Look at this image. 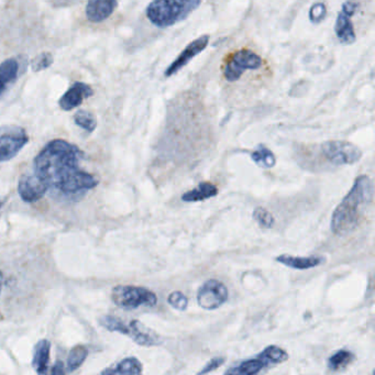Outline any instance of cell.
I'll use <instances>...</instances> for the list:
<instances>
[{
  "mask_svg": "<svg viewBox=\"0 0 375 375\" xmlns=\"http://www.w3.org/2000/svg\"><path fill=\"white\" fill-rule=\"evenodd\" d=\"M49 191L47 184L36 173H27L18 182V193L24 203H36Z\"/></svg>",
  "mask_w": 375,
  "mask_h": 375,
  "instance_id": "obj_10",
  "label": "cell"
},
{
  "mask_svg": "<svg viewBox=\"0 0 375 375\" xmlns=\"http://www.w3.org/2000/svg\"><path fill=\"white\" fill-rule=\"evenodd\" d=\"M227 286L218 279H208L197 292V303L205 311H215L227 302Z\"/></svg>",
  "mask_w": 375,
  "mask_h": 375,
  "instance_id": "obj_9",
  "label": "cell"
},
{
  "mask_svg": "<svg viewBox=\"0 0 375 375\" xmlns=\"http://www.w3.org/2000/svg\"><path fill=\"white\" fill-rule=\"evenodd\" d=\"M3 275L1 272H0V294H1V291H3Z\"/></svg>",
  "mask_w": 375,
  "mask_h": 375,
  "instance_id": "obj_33",
  "label": "cell"
},
{
  "mask_svg": "<svg viewBox=\"0 0 375 375\" xmlns=\"http://www.w3.org/2000/svg\"><path fill=\"white\" fill-rule=\"evenodd\" d=\"M355 355L349 350H339L329 358L327 365L330 370H340L342 367H348L355 360Z\"/></svg>",
  "mask_w": 375,
  "mask_h": 375,
  "instance_id": "obj_23",
  "label": "cell"
},
{
  "mask_svg": "<svg viewBox=\"0 0 375 375\" xmlns=\"http://www.w3.org/2000/svg\"><path fill=\"white\" fill-rule=\"evenodd\" d=\"M264 367H264L261 360L256 357V359L247 360L238 367H231L229 370L226 371V374L253 375L261 372Z\"/></svg>",
  "mask_w": 375,
  "mask_h": 375,
  "instance_id": "obj_21",
  "label": "cell"
},
{
  "mask_svg": "<svg viewBox=\"0 0 375 375\" xmlns=\"http://www.w3.org/2000/svg\"><path fill=\"white\" fill-rule=\"evenodd\" d=\"M99 325L112 332H119L129 337L132 341L141 347H156L162 344V338L152 329L145 326L141 321H131L129 325L115 316H103Z\"/></svg>",
  "mask_w": 375,
  "mask_h": 375,
  "instance_id": "obj_4",
  "label": "cell"
},
{
  "mask_svg": "<svg viewBox=\"0 0 375 375\" xmlns=\"http://www.w3.org/2000/svg\"><path fill=\"white\" fill-rule=\"evenodd\" d=\"M209 36L205 34V36H200L198 39L191 42L182 51L181 54L177 57V59L168 66L166 72V78H171V76L175 75L176 73H179V70H182L184 66H186L189 64V61H192L195 57L202 53L207 47L208 43H209Z\"/></svg>",
  "mask_w": 375,
  "mask_h": 375,
  "instance_id": "obj_12",
  "label": "cell"
},
{
  "mask_svg": "<svg viewBox=\"0 0 375 375\" xmlns=\"http://www.w3.org/2000/svg\"><path fill=\"white\" fill-rule=\"evenodd\" d=\"M88 351L87 347L83 346V344H78L75 347L71 350L68 357V372H74V371L80 369L83 363L85 362L87 359Z\"/></svg>",
  "mask_w": 375,
  "mask_h": 375,
  "instance_id": "obj_22",
  "label": "cell"
},
{
  "mask_svg": "<svg viewBox=\"0 0 375 375\" xmlns=\"http://www.w3.org/2000/svg\"><path fill=\"white\" fill-rule=\"evenodd\" d=\"M53 63V57L51 53L43 52L36 55L31 61V68L34 72H41L47 70Z\"/></svg>",
  "mask_w": 375,
  "mask_h": 375,
  "instance_id": "obj_27",
  "label": "cell"
},
{
  "mask_svg": "<svg viewBox=\"0 0 375 375\" xmlns=\"http://www.w3.org/2000/svg\"><path fill=\"white\" fill-rule=\"evenodd\" d=\"M253 218L260 227L265 228V229L273 227L275 223L274 217L271 212L263 207H256L253 210Z\"/></svg>",
  "mask_w": 375,
  "mask_h": 375,
  "instance_id": "obj_26",
  "label": "cell"
},
{
  "mask_svg": "<svg viewBox=\"0 0 375 375\" xmlns=\"http://www.w3.org/2000/svg\"><path fill=\"white\" fill-rule=\"evenodd\" d=\"M226 362L225 358L218 357L210 360L207 365H205L204 369L198 372V374H206V373L212 372L217 370L218 367H221Z\"/></svg>",
  "mask_w": 375,
  "mask_h": 375,
  "instance_id": "obj_30",
  "label": "cell"
},
{
  "mask_svg": "<svg viewBox=\"0 0 375 375\" xmlns=\"http://www.w3.org/2000/svg\"><path fill=\"white\" fill-rule=\"evenodd\" d=\"M6 86H7V83H6L3 78H0V94L5 91Z\"/></svg>",
  "mask_w": 375,
  "mask_h": 375,
  "instance_id": "obj_32",
  "label": "cell"
},
{
  "mask_svg": "<svg viewBox=\"0 0 375 375\" xmlns=\"http://www.w3.org/2000/svg\"><path fill=\"white\" fill-rule=\"evenodd\" d=\"M218 193L219 191L215 184L210 183V182H202L195 189L182 195V200L185 203L204 202V200L217 196Z\"/></svg>",
  "mask_w": 375,
  "mask_h": 375,
  "instance_id": "obj_17",
  "label": "cell"
},
{
  "mask_svg": "<svg viewBox=\"0 0 375 375\" xmlns=\"http://www.w3.org/2000/svg\"><path fill=\"white\" fill-rule=\"evenodd\" d=\"M84 153L62 139L50 141L36 156L34 173L49 189L65 197H75L98 185V179L80 168Z\"/></svg>",
  "mask_w": 375,
  "mask_h": 375,
  "instance_id": "obj_1",
  "label": "cell"
},
{
  "mask_svg": "<svg viewBox=\"0 0 375 375\" xmlns=\"http://www.w3.org/2000/svg\"><path fill=\"white\" fill-rule=\"evenodd\" d=\"M29 142L26 130L21 127H8L0 131V163L10 161Z\"/></svg>",
  "mask_w": 375,
  "mask_h": 375,
  "instance_id": "obj_8",
  "label": "cell"
},
{
  "mask_svg": "<svg viewBox=\"0 0 375 375\" xmlns=\"http://www.w3.org/2000/svg\"><path fill=\"white\" fill-rule=\"evenodd\" d=\"M93 95L94 91L91 86L78 82V83L73 84L68 88V91L61 97L59 105L64 112H70L72 109L82 105L86 98H89Z\"/></svg>",
  "mask_w": 375,
  "mask_h": 375,
  "instance_id": "obj_13",
  "label": "cell"
},
{
  "mask_svg": "<svg viewBox=\"0 0 375 375\" xmlns=\"http://www.w3.org/2000/svg\"><path fill=\"white\" fill-rule=\"evenodd\" d=\"M277 262L283 264L285 267L295 270H308L319 267L326 262V258L321 256H293L288 254H282L275 258Z\"/></svg>",
  "mask_w": 375,
  "mask_h": 375,
  "instance_id": "obj_15",
  "label": "cell"
},
{
  "mask_svg": "<svg viewBox=\"0 0 375 375\" xmlns=\"http://www.w3.org/2000/svg\"><path fill=\"white\" fill-rule=\"evenodd\" d=\"M262 65V57L251 50H238L226 59L223 65V78L228 82H236L247 71L259 70Z\"/></svg>",
  "mask_w": 375,
  "mask_h": 375,
  "instance_id": "obj_6",
  "label": "cell"
},
{
  "mask_svg": "<svg viewBox=\"0 0 375 375\" xmlns=\"http://www.w3.org/2000/svg\"><path fill=\"white\" fill-rule=\"evenodd\" d=\"M374 185L370 176L360 175L357 177L350 192L337 206L332 214V230L337 236H346L355 230L359 223L361 209L373 200Z\"/></svg>",
  "mask_w": 375,
  "mask_h": 375,
  "instance_id": "obj_2",
  "label": "cell"
},
{
  "mask_svg": "<svg viewBox=\"0 0 375 375\" xmlns=\"http://www.w3.org/2000/svg\"><path fill=\"white\" fill-rule=\"evenodd\" d=\"M357 8L358 5L355 1H346L342 5L341 11L338 13V17H337L334 31H336L338 39L344 44L355 43V40H357L355 29H353V24L351 22V17L355 15Z\"/></svg>",
  "mask_w": 375,
  "mask_h": 375,
  "instance_id": "obj_11",
  "label": "cell"
},
{
  "mask_svg": "<svg viewBox=\"0 0 375 375\" xmlns=\"http://www.w3.org/2000/svg\"><path fill=\"white\" fill-rule=\"evenodd\" d=\"M112 300L115 305L127 311L140 307H154L158 303V297L152 291L132 285L115 286L112 291Z\"/></svg>",
  "mask_w": 375,
  "mask_h": 375,
  "instance_id": "obj_5",
  "label": "cell"
},
{
  "mask_svg": "<svg viewBox=\"0 0 375 375\" xmlns=\"http://www.w3.org/2000/svg\"><path fill=\"white\" fill-rule=\"evenodd\" d=\"M258 358L261 360L264 367H269L288 361V353L277 346H269L258 355Z\"/></svg>",
  "mask_w": 375,
  "mask_h": 375,
  "instance_id": "obj_19",
  "label": "cell"
},
{
  "mask_svg": "<svg viewBox=\"0 0 375 375\" xmlns=\"http://www.w3.org/2000/svg\"><path fill=\"white\" fill-rule=\"evenodd\" d=\"M51 342L47 339H41L34 346L32 367L38 374L47 373L49 367Z\"/></svg>",
  "mask_w": 375,
  "mask_h": 375,
  "instance_id": "obj_16",
  "label": "cell"
},
{
  "mask_svg": "<svg viewBox=\"0 0 375 375\" xmlns=\"http://www.w3.org/2000/svg\"><path fill=\"white\" fill-rule=\"evenodd\" d=\"M74 122L78 127L83 128L87 132H93L97 127L96 117L87 110H78L74 115Z\"/></svg>",
  "mask_w": 375,
  "mask_h": 375,
  "instance_id": "obj_25",
  "label": "cell"
},
{
  "mask_svg": "<svg viewBox=\"0 0 375 375\" xmlns=\"http://www.w3.org/2000/svg\"><path fill=\"white\" fill-rule=\"evenodd\" d=\"M143 371L142 363L135 357L126 358L118 365L101 371V374H141Z\"/></svg>",
  "mask_w": 375,
  "mask_h": 375,
  "instance_id": "obj_18",
  "label": "cell"
},
{
  "mask_svg": "<svg viewBox=\"0 0 375 375\" xmlns=\"http://www.w3.org/2000/svg\"><path fill=\"white\" fill-rule=\"evenodd\" d=\"M117 0H88L86 5V17L94 24L108 19L114 13Z\"/></svg>",
  "mask_w": 375,
  "mask_h": 375,
  "instance_id": "obj_14",
  "label": "cell"
},
{
  "mask_svg": "<svg viewBox=\"0 0 375 375\" xmlns=\"http://www.w3.org/2000/svg\"><path fill=\"white\" fill-rule=\"evenodd\" d=\"M326 6L323 3H317L313 6L309 11V18L314 24H319L326 17Z\"/></svg>",
  "mask_w": 375,
  "mask_h": 375,
  "instance_id": "obj_29",
  "label": "cell"
},
{
  "mask_svg": "<svg viewBox=\"0 0 375 375\" xmlns=\"http://www.w3.org/2000/svg\"><path fill=\"white\" fill-rule=\"evenodd\" d=\"M168 302L176 311H185L189 307V298L179 291L171 293L168 295Z\"/></svg>",
  "mask_w": 375,
  "mask_h": 375,
  "instance_id": "obj_28",
  "label": "cell"
},
{
  "mask_svg": "<svg viewBox=\"0 0 375 375\" xmlns=\"http://www.w3.org/2000/svg\"><path fill=\"white\" fill-rule=\"evenodd\" d=\"M66 372L64 369V365L62 362H57V365H54V367L52 369V374H64Z\"/></svg>",
  "mask_w": 375,
  "mask_h": 375,
  "instance_id": "obj_31",
  "label": "cell"
},
{
  "mask_svg": "<svg viewBox=\"0 0 375 375\" xmlns=\"http://www.w3.org/2000/svg\"><path fill=\"white\" fill-rule=\"evenodd\" d=\"M251 159L256 166L264 168V170L274 168L275 164H277V158H275L274 153L272 152L267 147H264V145H259L256 150L252 152Z\"/></svg>",
  "mask_w": 375,
  "mask_h": 375,
  "instance_id": "obj_20",
  "label": "cell"
},
{
  "mask_svg": "<svg viewBox=\"0 0 375 375\" xmlns=\"http://www.w3.org/2000/svg\"><path fill=\"white\" fill-rule=\"evenodd\" d=\"M19 73V63L16 59H8L0 64V78L9 84L16 80Z\"/></svg>",
  "mask_w": 375,
  "mask_h": 375,
  "instance_id": "obj_24",
  "label": "cell"
},
{
  "mask_svg": "<svg viewBox=\"0 0 375 375\" xmlns=\"http://www.w3.org/2000/svg\"><path fill=\"white\" fill-rule=\"evenodd\" d=\"M323 154L334 166H353L362 159L361 149L348 141H327L321 145Z\"/></svg>",
  "mask_w": 375,
  "mask_h": 375,
  "instance_id": "obj_7",
  "label": "cell"
},
{
  "mask_svg": "<svg viewBox=\"0 0 375 375\" xmlns=\"http://www.w3.org/2000/svg\"><path fill=\"white\" fill-rule=\"evenodd\" d=\"M200 3L202 0H153L145 13L154 26L168 28L185 20Z\"/></svg>",
  "mask_w": 375,
  "mask_h": 375,
  "instance_id": "obj_3",
  "label": "cell"
},
{
  "mask_svg": "<svg viewBox=\"0 0 375 375\" xmlns=\"http://www.w3.org/2000/svg\"><path fill=\"white\" fill-rule=\"evenodd\" d=\"M6 202H7V200H5V198H3V200H0V212H1V209H3V206H5Z\"/></svg>",
  "mask_w": 375,
  "mask_h": 375,
  "instance_id": "obj_34",
  "label": "cell"
}]
</instances>
